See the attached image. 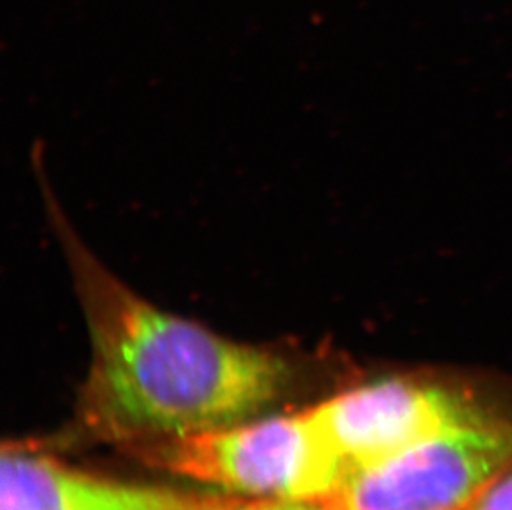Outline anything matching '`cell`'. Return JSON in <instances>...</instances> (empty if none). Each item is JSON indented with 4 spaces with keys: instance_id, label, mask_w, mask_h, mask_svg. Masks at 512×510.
Instances as JSON below:
<instances>
[{
    "instance_id": "1",
    "label": "cell",
    "mask_w": 512,
    "mask_h": 510,
    "mask_svg": "<svg viewBox=\"0 0 512 510\" xmlns=\"http://www.w3.org/2000/svg\"><path fill=\"white\" fill-rule=\"evenodd\" d=\"M45 216L67 260L90 338L78 423L90 438L135 448L259 418L304 371L290 348L223 337L141 297L75 231L35 146Z\"/></svg>"
},
{
    "instance_id": "2",
    "label": "cell",
    "mask_w": 512,
    "mask_h": 510,
    "mask_svg": "<svg viewBox=\"0 0 512 510\" xmlns=\"http://www.w3.org/2000/svg\"><path fill=\"white\" fill-rule=\"evenodd\" d=\"M125 453L174 476L257 501L317 504L343 482L342 464L309 406L140 444Z\"/></svg>"
},
{
    "instance_id": "3",
    "label": "cell",
    "mask_w": 512,
    "mask_h": 510,
    "mask_svg": "<svg viewBox=\"0 0 512 510\" xmlns=\"http://www.w3.org/2000/svg\"><path fill=\"white\" fill-rule=\"evenodd\" d=\"M309 408L342 464L345 482L441 429L512 411V388L461 373L397 371L348 386Z\"/></svg>"
},
{
    "instance_id": "4",
    "label": "cell",
    "mask_w": 512,
    "mask_h": 510,
    "mask_svg": "<svg viewBox=\"0 0 512 510\" xmlns=\"http://www.w3.org/2000/svg\"><path fill=\"white\" fill-rule=\"evenodd\" d=\"M512 466V411L430 434L348 477L329 510H463Z\"/></svg>"
},
{
    "instance_id": "5",
    "label": "cell",
    "mask_w": 512,
    "mask_h": 510,
    "mask_svg": "<svg viewBox=\"0 0 512 510\" xmlns=\"http://www.w3.org/2000/svg\"><path fill=\"white\" fill-rule=\"evenodd\" d=\"M228 496L98 476L20 444L2 449L0 510H218Z\"/></svg>"
},
{
    "instance_id": "6",
    "label": "cell",
    "mask_w": 512,
    "mask_h": 510,
    "mask_svg": "<svg viewBox=\"0 0 512 510\" xmlns=\"http://www.w3.org/2000/svg\"><path fill=\"white\" fill-rule=\"evenodd\" d=\"M463 510H512V466L489 482Z\"/></svg>"
},
{
    "instance_id": "7",
    "label": "cell",
    "mask_w": 512,
    "mask_h": 510,
    "mask_svg": "<svg viewBox=\"0 0 512 510\" xmlns=\"http://www.w3.org/2000/svg\"><path fill=\"white\" fill-rule=\"evenodd\" d=\"M295 502L257 501L244 497L228 496L218 510H294Z\"/></svg>"
},
{
    "instance_id": "8",
    "label": "cell",
    "mask_w": 512,
    "mask_h": 510,
    "mask_svg": "<svg viewBox=\"0 0 512 510\" xmlns=\"http://www.w3.org/2000/svg\"><path fill=\"white\" fill-rule=\"evenodd\" d=\"M294 510H329L322 504H314V502H295Z\"/></svg>"
}]
</instances>
